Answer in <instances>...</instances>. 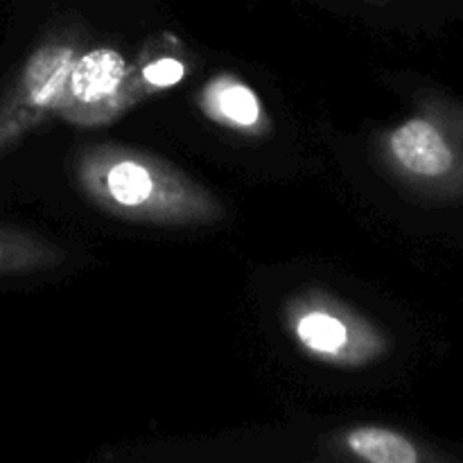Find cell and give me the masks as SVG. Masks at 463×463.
<instances>
[{
    "mask_svg": "<svg viewBox=\"0 0 463 463\" xmlns=\"http://www.w3.org/2000/svg\"><path fill=\"white\" fill-rule=\"evenodd\" d=\"M72 176L86 199L118 220L156 226H208L226 208L188 172L158 154L98 143L77 149Z\"/></svg>",
    "mask_w": 463,
    "mask_h": 463,
    "instance_id": "obj_1",
    "label": "cell"
},
{
    "mask_svg": "<svg viewBox=\"0 0 463 463\" xmlns=\"http://www.w3.org/2000/svg\"><path fill=\"white\" fill-rule=\"evenodd\" d=\"M380 167L423 202L457 203L463 193V113L457 99L428 93L398 125L373 138Z\"/></svg>",
    "mask_w": 463,
    "mask_h": 463,
    "instance_id": "obj_2",
    "label": "cell"
},
{
    "mask_svg": "<svg viewBox=\"0 0 463 463\" xmlns=\"http://www.w3.org/2000/svg\"><path fill=\"white\" fill-rule=\"evenodd\" d=\"M84 27L75 18L54 23L0 86V158L57 118L68 72L84 50Z\"/></svg>",
    "mask_w": 463,
    "mask_h": 463,
    "instance_id": "obj_3",
    "label": "cell"
},
{
    "mask_svg": "<svg viewBox=\"0 0 463 463\" xmlns=\"http://www.w3.org/2000/svg\"><path fill=\"white\" fill-rule=\"evenodd\" d=\"M280 317L303 355L335 369H366L392 351L387 333L375 321L326 289L292 294Z\"/></svg>",
    "mask_w": 463,
    "mask_h": 463,
    "instance_id": "obj_4",
    "label": "cell"
},
{
    "mask_svg": "<svg viewBox=\"0 0 463 463\" xmlns=\"http://www.w3.org/2000/svg\"><path fill=\"white\" fill-rule=\"evenodd\" d=\"M134 107L129 61L113 45L81 50L68 72L57 118L75 127L111 125Z\"/></svg>",
    "mask_w": 463,
    "mask_h": 463,
    "instance_id": "obj_5",
    "label": "cell"
},
{
    "mask_svg": "<svg viewBox=\"0 0 463 463\" xmlns=\"http://www.w3.org/2000/svg\"><path fill=\"white\" fill-rule=\"evenodd\" d=\"M197 107L203 116L224 129L249 138L271 134V118L260 95L233 72H217L202 86Z\"/></svg>",
    "mask_w": 463,
    "mask_h": 463,
    "instance_id": "obj_6",
    "label": "cell"
},
{
    "mask_svg": "<svg viewBox=\"0 0 463 463\" xmlns=\"http://www.w3.org/2000/svg\"><path fill=\"white\" fill-rule=\"evenodd\" d=\"M194 68V57L188 45L172 32L149 36L138 57L129 63V98L138 104L152 95L179 86Z\"/></svg>",
    "mask_w": 463,
    "mask_h": 463,
    "instance_id": "obj_7",
    "label": "cell"
},
{
    "mask_svg": "<svg viewBox=\"0 0 463 463\" xmlns=\"http://www.w3.org/2000/svg\"><path fill=\"white\" fill-rule=\"evenodd\" d=\"M335 457L369 463H425L443 461L441 452L411 439L410 434L383 425H355L335 434L328 443Z\"/></svg>",
    "mask_w": 463,
    "mask_h": 463,
    "instance_id": "obj_8",
    "label": "cell"
},
{
    "mask_svg": "<svg viewBox=\"0 0 463 463\" xmlns=\"http://www.w3.org/2000/svg\"><path fill=\"white\" fill-rule=\"evenodd\" d=\"M66 262V251L59 244L18 229L0 224V276H27L57 269Z\"/></svg>",
    "mask_w": 463,
    "mask_h": 463,
    "instance_id": "obj_9",
    "label": "cell"
},
{
    "mask_svg": "<svg viewBox=\"0 0 463 463\" xmlns=\"http://www.w3.org/2000/svg\"><path fill=\"white\" fill-rule=\"evenodd\" d=\"M337 3H357V5H366V7L384 9V7H392V5L396 3H425V0H337Z\"/></svg>",
    "mask_w": 463,
    "mask_h": 463,
    "instance_id": "obj_10",
    "label": "cell"
}]
</instances>
